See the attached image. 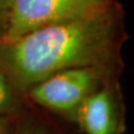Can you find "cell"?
<instances>
[{"instance_id": "6da1fadb", "label": "cell", "mask_w": 134, "mask_h": 134, "mask_svg": "<svg viewBox=\"0 0 134 134\" xmlns=\"http://www.w3.org/2000/svg\"><path fill=\"white\" fill-rule=\"evenodd\" d=\"M125 39L121 10L113 5L99 14L23 35L9 44V66L15 79L26 86L74 68H92L111 79H120Z\"/></svg>"}, {"instance_id": "7a4b0ae2", "label": "cell", "mask_w": 134, "mask_h": 134, "mask_svg": "<svg viewBox=\"0 0 134 134\" xmlns=\"http://www.w3.org/2000/svg\"><path fill=\"white\" fill-rule=\"evenodd\" d=\"M113 5L112 0H12L5 41L11 44L33 30L99 14Z\"/></svg>"}, {"instance_id": "3957f363", "label": "cell", "mask_w": 134, "mask_h": 134, "mask_svg": "<svg viewBox=\"0 0 134 134\" xmlns=\"http://www.w3.org/2000/svg\"><path fill=\"white\" fill-rule=\"evenodd\" d=\"M111 80L119 79H111L92 68H74L56 72L36 83L31 96L47 108L75 116L81 102Z\"/></svg>"}, {"instance_id": "277c9868", "label": "cell", "mask_w": 134, "mask_h": 134, "mask_svg": "<svg viewBox=\"0 0 134 134\" xmlns=\"http://www.w3.org/2000/svg\"><path fill=\"white\" fill-rule=\"evenodd\" d=\"M74 117L86 134H124L126 107L119 80L105 81L90 94Z\"/></svg>"}, {"instance_id": "5b68a950", "label": "cell", "mask_w": 134, "mask_h": 134, "mask_svg": "<svg viewBox=\"0 0 134 134\" xmlns=\"http://www.w3.org/2000/svg\"><path fill=\"white\" fill-rule=\"evenodd\" d=\"M11 103V92L5 77L0 74V111L7 109Z\"/></svg>"}, {"instance_id": "8992f818", "label": "cell", "mask_w": 134, "mask_h": 134, "mask_svg": "<svg viewBox=\"0 0 134 134\" xmlns=\"http://www.w3.org/2000/svg\"><path fill=\"white\" fill-rule=\"evenodd\" d=\"M26 134H46L45 131L41 128H36V129L33 130H29L28 132H26Z\"/></svg>"}]
</instances>
